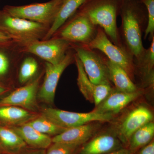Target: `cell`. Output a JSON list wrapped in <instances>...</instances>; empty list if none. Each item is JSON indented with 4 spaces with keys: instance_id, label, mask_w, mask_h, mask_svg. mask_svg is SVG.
I'll return each instance as SVG.
<instances>
[{
    "instance_id": "obj_1",
    "label": "cell",
    "mask_w": 154,
    "mask_h": 154,
    "mask_svg": "<svg viewBox=\"0 0 154 154\" xmlns=\"http://www.w3.org/2000/svg\"><path fill=\"white\" fill-rule=\"evenodd\" d=\"M144 5L139 0H121L120 12L125 43L131 55L140 61L146 49L142 39L140 23L145 15Z\"/></svg>"
},
{
    "instance_id": "obj_2",
    "label": "cell",
    "mask_w": 154,
    "mask_h": 154,
    "mask_svg": "<svg viewBox=\"0 0 154 154\" xmlns=\"http://www.w3.org/2000/svg\"><path fill=\"white\" fill-rule=\"evenodd\" d=\"M121 0H87L78 11L95 25H99L113 44L119 46L116 17Z\"/></svg>"
},
{
    "instance_id": "obj_3",
    "label": "cell",
    "mask_w": 154,
    "mask_h": 154,
    "mask_svg": "<svg viewBox=\"0 0 154 154\" xmlns=\"http://www.w3.org/2000/svg\"><path fill=\"white\" fill-rule=\"evenodd\" d=\"M49 26L13 17L5 11L0 17V30L18 43H26L44 38Z\"/></svg>"
},
{
    "instance_id": "obj_4",
    "label": "cell",
    "mask_w": 154,
    "mask_h": 154,
    "mask_svg": "<svg viewBox=\"0 0 154 154\" xmlns=\"http://www.w3.org/2000/svg\"><path fill=\"white\" fill-rule=\"evenodd\" d=\"M61 1L51 0L47 2L35 3L26 5L7 6L5 7L4 11L13 17L38 22L50 27Z\"/></svg>"
},
{
    "instance_id": "obj_5",
    "label": "cell",
    "mask_w": 154,
    "mask_h": 154,
    "mask_svg": "<svg viewBox=\"0 0 154 154\" xmlns=\"http://www.w3.org/2000/svg\"><path fill=\"white\" fill-rule=\"evenodd\" d=\"M20 44H22V51L32 54L46 62L56 65L63 59L71 43L63 38L52 37L47 40H34Z\"/></svg>"
},
{
    "instance_id": "obj_6",
    "label": "cell",
    "mask_w": 154,
    "mask_h": 154,
    "mask_svg": "<svg viewBox=\"0 0 154 154\" xmlns=\"http://www.w3.org/2000/svg\"><path fill=\"white\" fill-rule=\"evenodd\" d=\"M88 45L90 49L101 51L107 56L108 60L124 69L131 79L133 77L134 68L131 56L125 50L110 41L102 28L98 29L95 37Z\"/></svg>"
},
{
    "instance_id": "obj_7",
    "label": "cell",
    "mask_w": 154,
    "mask_h": 154,
    "mask_svg": "<svg viewBox=\"0 0 154 154\" xmlns=\"http://www.w3.org/2000/svg\"><path fill=\"white\" fill-rule=\"evenodd\" d=\"M42 116L57 125L66 128L96 122L110 121L114 116L93 111L88 113H77L52 108H45L42 110Z\"/></svg>"
},
{
    "instance_id": "obj_8",
    "label": "cell",
    "mask_w": 154,
    "mask_h": 154,
    "mask_svg": "<svg viewBox=\"0 0 154 154\" xmlns=\"http://www.w3.org/2000/svg\"><path fill=\"white\" fill-rule=\"evenodd\" d=\"M71 18L67 24L56 32L58 34L53 35L57 36L52 37L63 38L70 43L89 44L96 36L95 25L78 10Z\"/></svg>"
},
{
    "instance_id": "obj_9",
    "label": "cell",
    "mask_w": 154,
    "mask_h": 154,
    "mask_svg": "<svg viewBox=\"0 0 154 154\" xmlns=\"http://www.w3.org/2000/svg\"><path fill=\"white\" fill-rule=\"evenodd\" d=\"M73 48L88 79L92 83L96 85L110 84L106 62L90 48L76 45Z\"/></svg>"
},
{
    "instance_id": "obj_10",
    "label": "cell",
    "mask_w": 154,
    "mask_h": 154,
    "mask_svg": "<svg viewBox=\"0 0 154 154\" xmlns=\"http://www.w3.org/2000/svg\"><path fill=\"white\" fill-rule=\"evenodd\" d=\"M71 51L67 52L63 59L56 65L45 63V76L43 84L37 94V97L42 102L52 104L54 101L58 83L64 70L74 58Z\"/></svg>"
},
{
    "instance_id": "obj_11",
    "label": "cell",
    "mask_w": 154,
    "mask_h": 154,
    "mask_svg": "<svg viewBox=\"0 0 154 154\" xmlns=\"http://www.w3.org/2000/svg\"><path fill=\"white\" fill-rule=\"evenodd\" d=\"M153 119L152 113L147 107L139 105L125 116L115 132L127 148L132 135L141 127L152 121Z\"/></svg>"
},
{
    "instance_id": "obj_12",
    "label": "cell",
    "mask_w": 154,
    "mask_h": 154,
    "mask_svg": "<svg viewBox=\"0 0 154 154\" xmlns=\"http://www.w3.org/2000/svg\"><path fill=\"white\" fill-rule=\"evenodd\" d=\"M41 76L3 98L0 101V106H19L28 110H36L37 108L36 97Z\"/></svg>"
},
{
    "instance_id": "obj_13",
    "label": "cell",
    "mask_w": 154,
    "mask_h": 154,
    "mask_svg": "<svg viewBox=\"0 0 154 154\" xmlns=\"http://www.w3.org/2000/svg\"><path fill=\"white\" fill-rule=\"evenodd\" d=\"M74 58L78 69L77 84L79 89L85 98L94 103L96 107L107 97L113 89L110 84L96 85L92 83L88 79L79 58L75 55Z\"/></svg>"
},
{
    "instance_id": "obj_14",
    "label": "cell",
    "mask_w": 154,
    "mask_h": 154,
    "mask_svg": "<svg viewBox=\"0 0 154 154\" xmlns=\"http://www.w3.org/2000/svg\"><path fill=\"white\" fill-rule=\"evenodd\" d=\"M125 148L115 132L96 134L81 146L77 154H106Z\"/></svg>"
},
{
    "instance_id": "obj_15",
    "label": "cell",
    "mask_w": 154,
    "mask_h": 154,
    "mask_svg": "<svg viewBox=\"0 0 154 154\" xmlns=\"http://www.w3.org/2000/svg\"><path fill=\"white\" fill-rule=\"evenodd\" d=\"M142 94L141 91L134 93H125L112 89L107 97L93 111L103 114L114 115L118 113L131 102L137 99Z\"/></svg>"
},
{
    "instance_id": "obj_16",
    "label": "cell",
    "mask_w": 154,
    "mask_h": 154,
    "mask_svg": "<svg viewBox=\"0 0 154 154\" xmlns=\"http://www.w3.org/2000/svg\"><path fill=\"white\" fill-rule=\"evenodd\" d=\"M100 126L99 124L91 122L68 128L52 138V143H65L82 145L96 134Z\"/></svg>"
},
{
    "instance_id": "obj_17",
    "label": "cell",
    "mask_w": 154,
    "mask_h": 154,
    "mask_svg": "<svg viewBox=\"0 0 154 154\" xmlns=\"http://www.w3.org/2000/svg\"><path fill=\"white\" fill-rule=\"evenodd\" d=\"M87 0H62L53 22L42 40H47L77 12Z\"/></svg>"
},
{
    "instance_id": "obj_18",
    "label": "cell",
    "mask_w": 154,
    "mask_h": 154,
    "mask_svg": "<svg viewBox=\"0 0 154 154\" xmlns=\"http://www.w3.org/2000/svg\"><path fill=\"white\" fill-rule=\"evenodd\" d=\"M25 143L35 149H45L52 143V138L34 129L28 123L15 127L13 128Z\"/></svg>"
},
{
    "instance_id": "obj_19",
    "label": "cell",
    "mask_w": 154,
    "mask_h": 154,
    "mask_svg": "<svg viewBox=\"0 0 154 154\" xmlns=\"http://www.w3.org/2000/svg\"><path fill=\"white\" fill-rule=\"evenodd\" d=\"M109 79L113 82L116 89L125 93H134L138 91L129 75L121 66L108 60L106 62Z\"/></svg>"
},
{
    "instance_id": "obj_20",
    "label": "cell",
    "mask_w": 154,
    "mask_h": 154,
    "mask_svg": "<svg viewBox=\"0 0 154 154\" xmlns=\"http://www.w3.org/2000/svg\"><path fill=\"white\" fill-rule=\"evenodd\" d=\"M154 123L152 121L147 123L137 130L130 139L127 148L132 154L153 140Z\"/></svg>"
},
{
    "instance_id": "obj_21",
    "label": "cell",
    "mask_w": 154,
    "mask_h": 154,
    "mask_svg": "<svg viewBox=\"0 0 154 154\" xmlns=\"http://www.w3.org/2000/svg\"><path fill=\"white\" fill-rule=\"evenodd\" d=\"M0 143L7 152L17 154L25 150L27 145L13 130L0 126Z\"/></svg>"
},
{
    "instance_id": "obj_22",
    "label": "cell",
    "mask_w": 154,
    "mask_h": 154,
    "mask_svg": "<svg viewBox=\"0 0 154 154\" xmlns=\"http://www.w3.org/2000/svg\"><path fill=\"white\" fill-rule=\"evenodd\" d=\"M36 117V115L29 110L17 106L0 107V119L11 124L27 123Z\"/></svg>"
},
{
    "instance_id": "obj_23",
    "label": "cell",
    "mask_w": 154,
    "mask_h": 154,
    "mask_svg": "<svg viewBox=\"0 0 154 154\" xmlns=\"http://www.w3.org/2000/svg\"><path fill=\"white\" fill-rule=\"evenodd\" d=\"M27 123L39 132L48 136H55L68 129L57 125L43 116L36 117Z\"/></svg>"
},
{
    "instance_id": "obj_24",
    "label": "cell",
    "mask_w": 154,
    "mask_h": 154,
    "mask_svg": "<svg viewBox=\"0 0 154 154\" xmlns=\"http://www.w3.org/2000/svg\"><path fill=\"white\" fill-rule=\"evenodd\" d=\"M38 69L37 61L33 57L25 58L22 62L19 74V81L24 84L29 81L36 74Z\"/></svg>"
},
{
    "instance_id": "obj_25",
    "label": "cell",
    "mask_w": 154,
    "mask_h": 154,
    "mask_svg": "<svg viewBox=\"0 0 154 154\" xmlns=\"http://www.w3.org/2000/svg\"><path fill=\"white\" fill-rule=\"evenodd\" d=\"M139 63L140 65L142 70L143 72L144 77L148 78L149 81L153 80L154 72L153 71L154 65V37L152 40L151 44L148 49L146 50L144 54Z\"/></svg>"
},
{
    "instance_id": "obj_26",
    "label": "cell",
    "mask_w": 154,
    "mask_h": 154,
    "mask_svg": "<svg viewBox=\"0 0 154 154\" xmlns=\"http://www.w3.org/2000/svg\"><path fill=\"white\" fill-rule=\"evenodd\" d=\"M82 146L78 144L54 143L49 146L45 154H76Z\"/></svg>"
},
{
    "instance_id": "obj_27",
    "label": "cell",
    "mask_w": 154,
    "mask_h": 154,
    "mask_svg": "<svg viewBox=\"0 0 154 154\" xmlns=\"http://www.w3.org/2000/svg\"><path fill=\"white\" fill-rule=\"evenodd\" d=\"M146 7L147 14V26L145 30L144 38L148 36L152 40L154 37V0H139Z\"/></svg>"
},
{
    "instance_id": "obj_28",
    "label": "cell",
    "mask_w": 154,
    "mask_h": 154,
    "mask_svg": "<svg viewBox=\"0 0 154 154\" xmlns=\"http://www.w3.org/2000/svg\"><path fill=\"white\" fill-rule=\"evenodd\" d=\"M10 66L8 57L5 54L0 51V75L7 73Z\"/></svg>"
},
{
    "instance_id": "obj_29",
    "label": "cell",
    "mask_w": 154,
    "mask_h": 154,
    "mask_svg": "<svg viewBox=\"0 0 154 154\" xmlns=\"http://www.w3.org/2000/svg\"><path fill=\"white\" fill-rule=\"evenodd\" d=\"M135 154H154L153 140L144 146L140 149Z\"/></svg>"
},
{
    "instance_id": "obj_30",
    "label": "cell",
    "mask_w": 154,
    "mask_h": 154,
    "mask_svg": "<svg viewBox=\"0 0 154 154\" xmlns=\"http://www.w3.org/2000/svg\"><path fill=\"white\" fill-rule=\"evenodd\" d=\"M14 41V39L8 34L0 30V42H8Z\"/></svg>"
},
{
    "instance_id": "obj_31",
    "label": "cell",
    "mask_w": 154,
    "mask_h": 154,
    "mask_svg": "<svg viewBox=\"0 0 154 154\" xmlns=\"http://www.w3.org/2000/svg\"><path fill=\"white\" fill-rule=\"evenodd\" d=\"M45 153L46 152L45 149H35L27 151H25V150H24L17 154H45Z\"/></svg>"
},
{
    "instance_id": "obj_32",
    "label": "cell",
    "mask_w": 154,
    "mask_h": 154,
    "mask_svg": "<svg viewBox=\"0 0 154 154\" xmlns=\"http://www.w3.org/2000/svg\"><path fill=\"white\" fill-rule=\"evenodd\" d=\"M106 154H132L130 152L129 150L127 148H123L119 149L115 151L111 152Z\"/></svg>"
},
{
    "instance_id": "obj_33",
    "label": "cell",
    "mask_w": 154,
    "mask_h": 154,
    "mask_svg": "<svg viewBox=\"0 0 154 154\" xmlns=\"http://www.w3.org/2000/svg\"><path fill=\"white\" fill-rule=\"evenodd\" d=\"M5 91V88H2V87H0V94L2 93L3 92Z\"/></svg>"
}]
</instances>
